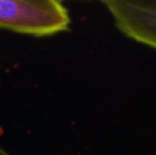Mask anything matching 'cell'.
Instances as JSON below:
<instances>
[{"instance_id": "6da1fadb", "label": "cell", "mask_w": 156, "mask_h": 155, "mask_svg": "<svg viewBox=\"0 0 156 155\" xmlns=\"http://www.w3.org/2000/svg\"><path fill=\"white\" fill-rule=\"evenodd\" d=\"M70 15L58 0H0V29L44 37L69 30Z\"/></svg>"}, {"instance_id": "7a4b0ae2", "label": "cell", "mask_w": 156, "mask_h": 155, "mask_svg": "<svg viewBox=\"0 0 156 155\" xmlns=\"http://www.w3.org/2000/svg\"><path fill=\"white\" fill-rule=\"evenodd\" d=\"M102 4L124 36L156 49V0H104Z\"/></svg>"}, {"instance_id": "3957f363", "label": "cell", "mask_w": 156, "mask_h": 155, "mask_svg": "<svg viewBox=\"0 0 156 155\" xmlns=\"http://www.w3.org/2000/svg\"><path fill=\"white\" fill-rule=\"evenodd\" d=\"M0 155H10V154H9L8 152L5 151V150L2 149V148L0 147Z\"/></svg>"}]
</instances>
